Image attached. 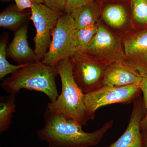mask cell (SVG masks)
<instances>
[{
  "mask_svg": "<svg viewBox=\"0 0 147 147\" xmlns=\"http://www.w3.org/2000/svg\"><path fill=\"white\" fill-rule=\"evenodd\" d=\"M44 126L36 131L40 139L48 147H92L99 144L105 134L113 127L114 120L94 131H83L82 125L72 119L46 110Z\"/></svg>",
  "mask_w": 147,
  "mask_h": 147,
  "instance_id": "cell-1",
  "label": "cell"
},
{
  "mask_svg": "<svg viewBox=\"0 0 147 147\" xmlns=\"http://www.w3.org/2000/svg\"><path fill=\"white\" fill-rule=\"evenodd\" d=\"M55 68L60 77L61 93L55 101L48 103L46 110L72 119L82 126L86 125L85 94L74 78L70 58L60 61Z\"/></svg>",
  "mask_w": 147,
  "mask_h": 147,
  "instance_id": "cell-2",
  "label": "cell"
},
{
  "mask_svg": "<svg viewBox=\"0 0 147 147\" xmlns=\"http://www.w3.org/2000/svg\"><path fill=\"white\" fill-rule=\"evenodd\" d=\"M55 67L42 61L29 64L5 79L1 87L8 94L16 96L21 90H33L41 92L48 96L50 102L57 99L58 94Z\"/></svg>",
  "mask_w": 147,
  "mask_h": 147,
  "instance_id": "cell-3",
  "label": "cell"
},
{
  "mask_svg": "<svg viewBox=\"0 0 147 147\" xmlns=\"http://www.w3.org/2000/svg\"><path fill=\"white\" fill-rule=\"evenodd\" d=\"M75 29L71 14L64 13L53 31L49 50L42 62L55 67L60 61L71 58L77 53L74 39Z\"/></svg>",
  "mask_w": 147,
  "mask_h": 147,
  "instance_id": "cell-4",
  "label": "cell"
},
{
  "mask_svg": "<svg viewBox=\"0 0 147 147\" xmlns=\"http://www.w3.org/2000/svg\"><path fill=\"white\" fill-rule=\"evenodd\" d=\"M142 92L139 84L122 87L102 86L99 88L85 94L84 102L88 121L93 119L96 112L106 105L133 102Z\"/></svg>",
  "mask_w": 147,
  "mask_h": 147,
  "instance_id": "cell-5",
  "label": "cell"
},
{
  "mask_svg": "<svg viewBox=\"0 0 147 147\" xmlns=\"http://www.w3.org/2000/svg\"><path fill=\"white\" fill-rule=\"evenodd\" d=\"M30 11V19L36 30L34 51L38 60L42 61L49 50L53 31L64 13L55 11L43 3H34Z\"/></svg>",
  "mask_w": 147,
  "mask_h": 147,
  "instance_id": "cell-6",
  "label": "cell"
},
{
  "mask_svg": "<svg viewBox=\"0 0 147 147\" xmlns=\"http://www.w3.org/2000/svg\"><path fill=\"white\" fill-rule=\"evenodd\" d=\"M93 58L85 52H77L70 58L74 78L85 94L102 86L108 68L96 62Z\"/></svg>",
  "mask_w": 147,
  "mask_h": 147,
  "instance_id": "cell-7",
  "label": "cell"
},
{
  "mask_svg": "<svg viewBox=\"0 0 147 147\" xmlns=\"http://www.w3.org/2000/svg\"><path fill=\"white\" fill-rule=\"evenodd\" d=\"M125 52L129 58L126 64L145 77L147 76V29L124 41Z\"/></svg>",
  "mask_w": 147,
  "mask_h": 147,
  "instance_id": "cell-8",
  "label": "cell"
},
{
  "mask_svg": "<svg viewBox=\"0 0 147 147\" xmlns=\"http://www.w3.org/2000/svg\"><path fill=\"white\" fill-rule=\"evenodd\" d=\"M138 97L133 101V110L126 130L108 147H143L140 124L144 117L145 109L144 102Z\"/></svg>",
  "mask_w": 147,
  "mask_h": 147,
  "instance_id": "cell-9",
  "label": "cell"
},
{
  "mask_svg": "<svg viewBox=\"0 0 147 147\" xmlns=\"http://www.w3.org/2000/svg\"><path fill=\"white\" fill-rule=\"evenodd\" d=\"M28 24L14 32L12 41L7 47V57L19 64H26L40 61L34 50L30 47L28 40Z\"/></svg>",
  "mask_w": 147,
  "mask_h": 147,
  "instance_id": "cell-10",
  "label": "cell"
},
{
  "mask_svg": "<svg viewBox=\"0 0 147 147\" xmlns=\"http://www.w3.org/2000/svg\"><path fill=\"white\" fill-rule=\"evenodd\" d=\"M144 77L126 64L117 62L108 67L102 86L122 87L133 84L139 85Z\"/></svg>",
  "mask_w": 147,
  "mask_h": 147,
  "instance_id": "cell-11",
  "label": "cell"
},
{
  "mask_svg": "<svg viewBox=\"0 0 147 147\" xmlns=\"http://www.w3.org/2000/svg\"><path fill=\"white\" fill-rule=\"evenodd\" d=\"M31 14V11H20L15 5H11L0 13V26L15 32L28 24Z\"/></svg>",
  "mask_w": 147,
  "mask_h": 147,
  "instance_id": "cell-12",
  "label": "cell"
},
{
  "mask_svg": "<svg viewBox=\"0 0 147 147\" xmlns=\"http://www.w3.org/2000/svg\"><path fill=\"white\" fill-rule=\"evenodd\" d=\"M115 44V40L110 32L105 27L98 25L97 31L84 52L94 57L95 55L111 50Z\"/></svg>",
  "mask_w": 147,
  "mask_h": 147,
  "instance_id": "cell-13",
  "label": "cell"
},
{
  "mask_svg": "<svg viewBox=\"0 0 147 147\" xmlns=\"http://www.w3.org/2000/svg\"><path fill=\"white\" fill-rule=\"evenodd\" d=\"M71 14L75 29H81L96 24V16L95 7L92 2L73 11Z\"/></svg>",
  "mask_w": 147,
  "mask_h": 147,
  "instance_id": "cell-14",
  "label": "cell"
},
{
  "mask_svg": "<svg viewBox=\"0 0 147 147\" xmlns=\"http://www.w3.org/2000/svg\"><path fill=\"white\" fill-rule=\"evenodd\" d=\"M15 96L8 94L0 98V134L10 126L13 113L16 112Z\"/></svg>",
  "mask_w": 147,
  "mask_h": 147,
  "instance_id": "cell-15",
  "label": "cell"
},
{
  "mask_svg": "<svg viewBox=\"0 0 147 147\" xmlns=\"http://www.w3.org/2000/svg\"><path fill=\"white\" fill-rule=\"evenodd\" d=\"M102 18L110 26L119 28L125 24L127 14L122 6L112 5L105 7L102 13Z\"/></svg>",
  "mask_w": 147,
  "mask_h": 147,
  "instance_id": "cell-16",
  "label": "cell"
},
{
  "mask_svg": "<svg viewBox=\"0 0 147 147\" xmlns=\"http://www.w3.org/2000/svg\"><path fill=\"white\" fill-rule=\"evenodd\" d=\"M8 40V35L4 33L0 40V79H3L7 75L12 74L16 71L26 66V64L13 65L9 63L7 60L6 49Z\"/></svg>",
  "mask_w": 147,
  "mask_h": 147,
  "instance_id": "cell-17",
  "label": "cell"
},
{
  "mask_svg": "<svg viewBox=\"0 0 147 147\" xmlns=\"http://www.w3.org/2000/svg\"><path fill=\"white\" fill-rule=\"evenodd\" d=\"M96 24L81 29H75L74 39L77 52H84L97 31Z\"/></svg>",
  "mask_w": 147,
  "mask_h": 147,
  "instance_id": "cell-18",
  "label": "cell"
},
{
  "mask_svg": "<svg viewBox=\"0 0 147 147\" xmlns=\"http://www.w3.org/2000/svg\"><path fill=\"white\" fill-rule=\"evenodd\" d=\"M131 8L134 20L147 24V0H131Z\"/></svg>",
  "mask_w": 147,
  "mask_h": 147,
  "instance_id": "cell-19",
  "label": "cell"
},
{
  "mask_svg": "<svg viewBox=\"0 0 147 147\" xmlns=\"http://www.w3.org/2000/svg\"><path fill=\"white\" fill-rule=\"evenodd\" d=\"M143 94V100L145 109V115L140 124V128L142 132H147V76L143 78L139 84Z\"/></svg>",
  "mask_w": 147,
  "mask_h": 147,
  "instance_id": "cell-20",
  "label": "cell"
},
{
  "mask_svg": "<svg viewBox=\"0 0 147 147\" xmlns=\"http://www.w3.org/2000/svg\"><path fill=\"white\" fill-rule=\"evenodd\" d=\"M94 0H65V13L70 14L74 10L93 2Z\"/></svg>",
  "mask_w": 147,
  "mask_h": 147,
  "instance_id": "cell-21",
  "label": "cell"
},
{
  "mask_svg": "<svg viewBox=\"0 0 147 147\" xmlns=\"http://www.w3.org/2000/svg\"><path fill=\"white\" fill-rule=\"evenodd\" d=\"M44 4L53 10L65 13V0H43Z\"/></svg>",
  "mask_w": 147,
  "mask_h": 147,
  "instance_id": "cell-22",
  "label": "cell"
},
{
  "mask_svg": "<svg viewBox=\"0 0 147 147\" xmlns=\"http://www.w3.org/2000/svg\"><path fill=\"white\" fill-rule=\"evenodd\" d=\"M15 2V5L18 10L24 11L26 9L32 8L34 3L32 0H13Z\"/></svg>",
  "mask_w": 147,
  "mask_h": 147,
  "instance_id": "cell-23",
  "label": "cell"
},
{
  "mask_svg": "<svg viewBox=\"0 0 147 147\" xmlns=\"http://www.w3.org/2000/svg\"><path fill=\"white\" fill-rule=\"evenodd\" d=\"M142 136L143 147H147V132H143Z\"/></svg>",
  "mask_w": 147,
  "mask_h": 147,
  "instance_id": "cell-24",
  "label": "cell"
},
{
  "mask_svg": "<svg viewBox=\"0 0 147 147\" xmlns=\"http://www.w3.org/2000/svg\"><path fill=\"white\" fill-rule=\"evenodd\" d=\"M13 0H1V1L2 2H7ZM35 3H43L44 1L43 0H32Z\"/></svg>",
  "mask_w": 147,
  "mask_h": 147,
  "instance_id": "cell-25",
  "label": "cell"
}]
</instances>
